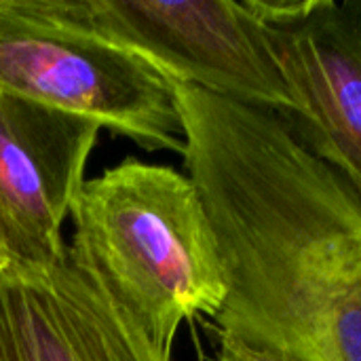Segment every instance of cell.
I'll use <instances>...</instances> for the list:
<instances>
[{"label":"cell","mask_w":361,"mask_h":361,"mask_svg":"<svg viewBox=\"0 0 361 361\" xmlns=\"http://www.w3.org/2000/svg\"><path fill=\"white\" fill-rule=\"evenodd\" d=\"M0 361H171L66 245L49 267L0 262Z\"/></svg>","instance_id":"cell-7"},{"label":"cell","mask_w":361,"mask_h":361,"mask_svg":"<svg viewBox=\"0 0 361 361\" xmlns=\"http://www.w3.org/2000/svg\"><path fill=\"white\" fill-rule=\"evenodd\" d=\"M70 247L146 338L171 355L184 322L216 315L226 277L197 186L135 157L85 180Z\"/></svg>","instance_id":"cell-2"},{"label":"cell","mask_w":361,"mask_h":361,"mask_svg":"<svg viewBox=\"0 0 361 361\" xmlns=\"http://www.w3.org/2000/svg\"><path fill=\"white\" fill-rule=\"evenodd\" d=\"M300 144L361 195V0H258Z\"/></svg>","instance_id":"cell-5"},{"label":"cell","mask_w":361,"mask_h":361,"mask_svg":"<svg viewBox=\"0 0 361 361\" xmlns=\"http://www.w3.org/2000/svg\"><path fill=\"white\" fill-rule=\"evenodd\" d=\"M72 23L137 53L173 82L292 118L258 0H42Z\"/></svg>","instance_id":"cell-4"},{"label":"cell","mask_w":361,"mask_h":361,"mask_svg":"<svg viewBox=\"0 0 361 361\" xmlns=\"http://www.w3.org/2000/svg\"><path fill=\"white\" fill-rule=\"evenodd\" d=\"M184 165L226 277L220 341L361 361V195L286 118L176 82Z\"/></svg>","instance_id":"cell-1"},{"label":"cell","mask_w":361,"mask_h":361,"mask_svg":"<svg viewBox=\"0 0 361 361\" xmlns=\"http://www.w3.org/2000/svg\"><path fill=\"white\" fill-rule=\"evenodd\" d=\"M99 125L0 91V262L40 269L66 250Z\"/></svg>","instance_id":"cell-6"},{"label":"cell","mask_w":361,"mask_h":361,"mask_svg":"<svg viewBox=\"0 0 361 361\" xmlns=\"http://www.w3.org/2000/svg\"><path fill=\"white\" fill-rule=\"evenodd\" d=\"M0 91L93 121L146 150L184 152L176 82L42 0H0Z\"/></svg>","instance_id":"cell-3"},{"label":"cell","mask_w":361,"mask_h":361,"mask_svg":"<svg viewBox=\"0 0 361 361\" xmlns=\"http://www.w3.org/2000/svg\"><path fill=\"white\" fill-rule=\"evenodd\" d=\"M216 361H241L231 349H226L224 345H220V349H218V357Z\"/></svg>","instance_id":"cell-8"}]
</instances>
